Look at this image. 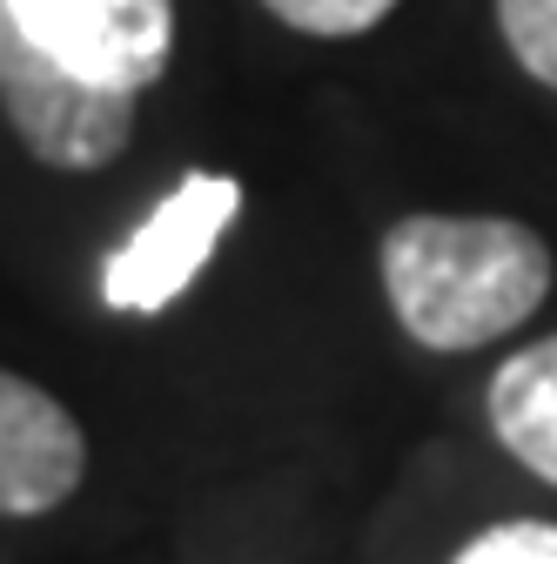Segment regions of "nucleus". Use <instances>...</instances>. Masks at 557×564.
Masks as SVG:
<instances>
[{"label":"nucleus","mask_w":557,"mask_h":564,"mask_svg":"<svg viewBox=\"0 0 557 564\" xmlns=\"http://www.w3.org/2000/svg\"><path fill=\"white\" fill-rule=\"evenodd\" d=\"M376 262L403 336L444 357L524 329L550 296V242L511 216H403Z\"/></svg>","instance_id":"f257e3e1"},{"label":"nucleus","mask_w":557,"mask_h":564,"mask_svg":"<svg viewBox=\"0 0 557 564\" xmlns=\"http://www.w3.org/2000/svg\"><path fill=\"white\" fill-rule=\"evenodd\" d=\"M134 101L142 95H108V88L75 82L0 14V108H8L34 162L67 169V175L108 169L134 134Z\"/></svg>","instance_id":"f03ea898"},{"label":"nucleus","mask_w":557,"mask_h":564,"mask_svg":"<svg viewBox=\"0 0 557 564\" xmlns=\"http://www.w3.org/2000/svg\"><path fill=\"white\" fill-rule=\"evenodd\" d=\"M47 61L108 95H142L168 75L175 0H0Z\"/></svg>","instance_id":"7ed1b4c3"},{"label":"nucleus","mask_w":557,"mask_h":564,"mask_svg":"<svg viewBox=\"0 0 557 564\" xmlns=\"http://www.w3.org/2000/svg\"><path fill=\"white\" fill-rule=\"evenodd\" d=\"M242 216V182L236 175H182L155 208L149 223L134 229L108 269H101V303L121 310V316H155L168 310L188 282L208 269V256H216V242L229 236V223Z\"/></svg>","instance_id":"20e7f679"},{"label":"nucleus","mask_w":557,"mask_h":564,"mask_svg":"<svg viewBox=\"0 0 557 564\" xmlns=\"http://www.w3.org/2000/svg\"><path fill=\"white\" fill-rule=\"evenodd\" d=\"M88 477V437L67 403L0 370V518L61 511Z\"/></svg>","instance_id":"39448f33"},{"label":"nucleus","mask_w":557,"mask_h":564,"mask_svg":"<svg viewBox=\"0 0 557 564\" xmlns=\"http://www.w3.org/2000/svg\"><path fill=\"white\" fill-rule=\"evenodd\" d=\"M491 431L544 484H557V336L524 343L491 377Z\"/></svg>","instance_id":"423d86ee"},{"label":"nucleus","mask_w":557,"mask_h":564,"mask_svg":"<svg viewBox=\"0 0 557 564\" xmlns=\"http://www.w3.org/2000/svg\"><path fill=\"white\" fill-rule=\"evenodd\" d=\"M498 28L524 75L557 95V0H498Z\"/></svg>","instance_id":"0eeeda50"},{"label":"nucleus","mask_w":557,"mask_h":564,"mask_svg":"<svg viewBox=\"0 0 557 564\" xmlns=\"http://www.w3.org/2000/svg\"><path fill=\"white\" fill-rule=\"evenodd\" d=\"M262 8L283 28H296V34L350 41V34H370L383 14H396V0H262Z\"/></svg>","instance_id":"6e6552de"},{"label":"nucleus","mask_w":557,"mask_h":564,"mask_svg":"<svg viewBox=\"0 0 557 564\" xmlns=\"http://www.w3.org/2000/svg\"><path fill=\"white\" fill-rule=\"evenodd\" d=\"M450 564H557V524H544V518L491 524V531H477Z\"/></svg>","instance_id":"1a4fd4ad"}]
</instances>
